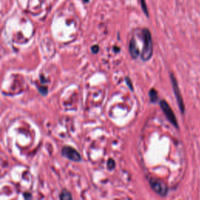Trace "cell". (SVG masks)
<instances>
[{
	"label": "cell",
	"mask_w": 200,
	"mask_h": 200,
	"mask_svg": "<svg viewBox=\"0 0 200 200\" xmlns=\"http://www.w3.org/2000/svg\"><path fill=\"white\" fill-rule=\"evenodd\" d=\"M142 38L144 45H143L142 52V60L143 61H148L152 57L153 53V39L150 31L147 28L143 29L142 31Z\"/></svg>",
	"instance_id": "obj_1"
},
{
	"label": "cell",
	"mask_w": 200,
	"mask_h": 200,
	"mask_svg": "<svg viewBox=\"0 0 200 200\" xmlns=\"http://www.w3.org/2000/svg\"><path fill=\"white\" fill-rule=\"evenodd\" d=\"M149 185L151 186L152 189L156 194L160 195V196H163V197L167 196L168 189L163 181L160 179H157V178H152L149 179Z\"/></svg>",
	"instance_id": "obj_2"
},
{
	"label": "cell",
	"mask_w": 200,
	"mask_h": 200,
	"mask_svg": "<svg viewBox=\"0 0 200 200\" xmlns=\"http://www.w3.org/2000/svg\"><path fill=\"white\" fill-rule=\"evenodd\" d=\"M171 81L172 87H173V91L174 92V96H175V98L177 99V102H178V106H179V109L181 110V114H185V103L183 102L182 96L181 95L180 89H179V87H178V84L177 82V80H176L175 77L173 76V73H171Z\"/></svg>",
	"instance_id": "obj_3"
},
{
	"label": "cell",
	"mask_w": 200,
	"mask_h": 200,
	"mask_svg": "<svg viewBox=\"0 0 200 200\" xmlns=\"http://www.w3.org/2000/svg\"><path fill=\"white\" fill-rule=\"evenodd\" d=\"M160 105L161 109L164 113L165 116L167 117V120H169L170 122L172 124V125H173L176 128H178V120L176 119L175 115L173 114V110H172V109L169 106V104L165 100H161L160 102Z\"/></svg>",
	"instance_id": "obj_4"
},
{
	"label": "cell",
	"mask_w": 200,
	"mask_h": 200,
	"mask_svg": "<svg viewBox=\"0 0 200 200\" xmlns=\"http://www.w3.org/2000/svg\"><path fill=\"white\" fill-rule=\"evenodd\" d=\"M62 155L65 158L69 159L73 162H80L81 160V156L80 153L76 149L71 146H64L62 149Z\"/></svg>",
	"instance_id": "obj_5"
},
{
	"label": "cell",
	"mask_w": 200,
	"mask_h": 200,
	"mask_svg": "<svg viewBox=\"0 0 200 200\" xmlns=\"http://www.w3.org/2000/svg\"><path fill=\"white\" fill-rule=\"evenodd\" d=\"M129 51L131 54V57L133 59H137L139 56V51H138V48L137 46L135 38H131L130 41V44H129Z\"/></svg>",
	"instance_id": "obj_6"
},
{
	"label": "cell",
	"mask_w": 200,
	"mask_h": 200,
	"mask_svg": "<svg viewBox=\"0 0 200 200\" xmlns=\"http://www.w3.org/2000/svg\"><path fill=\"white\" fill-rule=\"evenodd\" d=\"M149 98H150V101L152 102H156L159 99V97H158V93L157 91H156V89L152 88L150 91H149Z\"/></svg>",
	"instance_id": "obj_7"
},
{
	"label": "cell",
	"mask_w": 200,
	"mask_h": 200,
	"mask_svg": "<svg viewBox=\"0 0 200 200\" xmlns=\"http://www.w3.org/2000/svg\"><path fill=\"white\" fill-rule=\"evenodd\" d=\"M60 199L63 200L72 199L71 194L68 191H67V190H63V191L60 195Z\"/></svg>",
	"instance_id": "obj_8"
},
{
	"label": "cell",
	"mask_w": 200,
	"mask_h": 200,
	"mask_svg": "<svg viewBox=\"0 0 200 200\" xmlns=\"http://www.w3.org/2000/svg\"><path fill=\"white\" fill-rule=\"evenodd\" d=\"M141 2V6H142V9L143 12H144L145 15L148 17L149 16V12H148V8H147L146 2H145V0H140Z\"/></svg>",
	"instance_id": "obj_9"
},
{
	"label": "cell",
	"mask_w": 200,
	"mask_h": 200,
	"mask_svg": "<svg viewBox=\"0 0 200 200\" xmlns=\"http://www.w3.org/2000/svg\"><path fill=\"white\" fill-rule=\"evenodd\" d=\"M115 166H116L115 161H114L113 159H109V160H108V162H107V167H108V169L109 170L114 169Z\"/></svg>",
	"instance_id": "obj_10"
},
{
	"label": "cell",
	"mask_w": 200,
	"mask_h": 200,
	"mask_svg": "<svg viewBox=\"0 0 200 200\" xmlns=\"http://www.w3.org/2000/svg\"><path fill=\"white\" fill-rule=\"evenodd\" d=\"M38 90H39V92L42 96H46L47 93H48V88H47L46 87H40Z\"/></svg>",
	"instance_id": "obj_11"
},
{
	"label": "cell",
	"mask_w": 200,
	"mask_h": 200,
	"mask_svg": "<svg viewBox=\"0 0 200 200\" xmlns=\"http://www.w3.org/2000/svg\"><path fill=\"white\" fill-rule=\"evenodd\" d=\"M125 81H126V83H127V86H128L129 88L131 89V91H133L134 90L133 85H132V82H131V81L130 80V78H129L128 77H127V78H125Z\"/></svg>",
	"instance_id": "obj_12"
},
{
	"label": "cell",
	"mask_w": 200,
	"mask_h": 200,
	"mask_svg": "<svg viewBox=\"0 0 200 200\" xmlns=\"http://www.w3.org/2000/svg\"><path fill=\"white\" fill-rule=\"evenodd\" d=\"M91 53H98L99 51V45H94V46L91 47Z\"/></svg>",
	"instance_id": "obj_13"
},
{
	"label": "cell",
	"mask_w": 200,
	"mask_h": 200,
	"mask_svg": "<svg viewBox=\"0 0 200 200\" xmlns=\"http://www.w3.org/2000/svg\"><path fill=\"white\" fill-rule=\"evenodd\" d=\"M114 51L116 53H118V52H120V48H117V47H114Z\"/></svg>",
	"instance_id": "obj_14"
},
{
	"label": "cell",
	"mask_w": 200,
	"mask_h": 200,
	"mask_svg": "<svg viewBox=\"0 0 200 200\" xmlns=\"http://www.w3.org/2000/svg\"><path fill=\"white\" fill-rule=\"evenodd\" d=\"M83 1H84V2H88L89 0H83Z\"/></svg>",
	"instance_id": "obj_15"
}]
</instances>
